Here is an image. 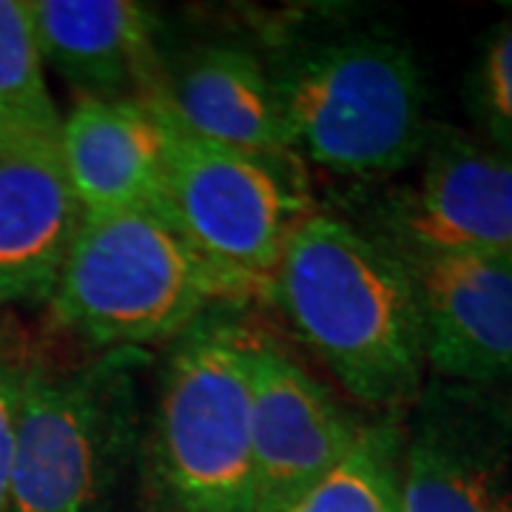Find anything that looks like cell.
<instances>
[{
  "mask_svg": "<svg viewBox=\"0 0 512 512\" xmlns=\"http://www.w3.org/2000/svg\"><path fill=\"white\" fill-rule=\"evenodd\" d=\"M271 293L356 402L393 410L419 396L427 367L419 302L404 262L384 239L308 214L288 237Z\"/></svg>",
  "mask_w": 512,
  "mask_h": 512,
  "instance_id": "cell-1",
  "label": "cell"
},
{
  "mask_svg": "<svg viewBox=\"0 0 512 512\" xmlns=\"http://www.w3.org/2000/svg\"><path fill=\"white\" fill-rule=\"evenodd\" d=\"M293 154L342 177H382L430 143L427 89L413 52L390 37L336 35L268 63Z\"/></svg>",
  "mask_w": 512,
  "mask_h": 512,
  "instance_id": "cell-2",
  "label": "cell"
},
{
  "mask_svg": "<svg viewBox=\"0 0 512 512\" xmlns=\"http://www.w3.org/2000/svg\"><path fill=\"white\" fill-rule=\"evenodd\" d=\"M248 293L163 214L123 211L83 217L49 305L92 345L134 350L197 328L211 305Z\"/></svg>",
  "mask_w": 512,
  "mask_h": 512,
  "instance_id": "cell-3",
  "label": "cell"
},
{
  "mask_svg": "<svg viewBox=\"0 0 512 512\" xmlns=\"http://www.w3.org/2000/svg\"><path fill=\"white\" fill-rule=\"evenodd\" d=\"M134 350L69 373L23 367L12 512H109L140 450Z\"/></svg>",
  "mask_w": 512,
  "mask_h": 512,
  "instance_id": "cell-4",
  "label": "cell"
},
{
  "mask_svg": "<svg viewBox=\"0 0 512 512\" xmlns=\"http://www.w3.org/2000/svg\"><path fill=\"white\" fill-rule=\"evenodd\" d=\"M254 333L191 328L163 370L148 467L168 512H256Z\"/></svg>",
  "mask_w": 512,
  "mask_h": 512,
  "instance_id": "cell-5",
  "label": "cell"
},
{
  "mask_svg": "<svg viewBox=\"0 0 512 512\" xmlns=\"http://www.w3.org/2000/svg\"><path fill=\"white\" fill-rule=\"evenodd\" d=\"M160 117L165 123L160 214L222 274L251 291H271L288 237L313 214L288 160L205 143L174 126L163 111Z\"/></svg>",
  "mask_w": 512,
  "mask_h": 512,
  "instance_id": "cell-6",
  "label": "cell"
},
{
  "mask_svg": "<svg viewBox=\"0 0 512 512\" xmlns=\"http://www.w3.org/2000/svg\"><path fill=\"white\" fill-rule=\"evenodd\" d=\"M393 251L416 291L427 367L444 382L467 387L510 384L512 256Z\"/></svg>",
  "mask_w": 512,
  "mask_h": 512,
  "instance_id": "cell-7",
  "label": "cell"
},
{
  "mask_svg": "<svg viewBox=\"0 0 512 512\" xmlns=\"http://www.w3.org/2000/svg\"><path fill=\"white\" fill-rule=\"evenodd\" d=\"M481 390L424 396L402 450V512H512L510 421Z\"/></svg>",
  "mask_w": 512,
  "mask_h": 512,
  "instance_id": "cell-8",
  "label": "cell"
},
{
  "mask_svg": "<svg viewBox=\"0 0 512 512\" xmlns=\"http://www.w3.org/2000/svg\"><path fill=\"white\" fill-rule=\"evenodd\" d=\"M256 512H282L345 456L359 424L271 342H254L251 384Z\"/></svg>",
  "mask_w": 512,
  "mask_h": 512,
  "instance_id": "cell-9",
  "label": "cell"
},
{
  "mask_svg": "<svg viewBox=\"0 0 512 512\" xmlns=\"http://www.w3.org/2000/svg\"><path fill=\"white\" fill-rule=\"evenodd\" d=\"M393 248L512 256V157L430 134L419 185L390 211Z\"/></svg>",
  "mask_w": 512,
  "mask_h": 512,
  "instance_id": "cell-10",
  "label": "cell"
},
{
  "mask_svg": "<svg viewBox=\"0 0 512 512\" xmlns=\"http://www.w3.org/2000/svg\"><path fill=\"white\" fill-rule=\"evenodd\" d=\"M80 225L60 140L0 137V308L52 299Z\"/></svg>",
  "mask_w": 512,
  "mask_h": 512,
  "instance_id": "cell-11",
  "label": "cell"
},
{
  "mask_svg": "<svg viewBox=\"0 0 512 512\" xmlns=\"http://www.w3.org/2000/svg\"><path fill=\"white\" fill-rule=\"evenodd\" d=\"M40 57L77 100H137L160 92L154 9L137 0H32Z\"/></svg>",
  "mask_w": 512,
  "mask_h": 512,
  "instance_id": "cell-12",
  "label": "cell"
},
{
  "mask_svg": "<svg viewBox=\"0 0 512 512\" xmlns=\"http://www.w3.org/2000/svg\"><path fill=\"white\" fill-rule=\"evenodd\" d=\"M151 106L205 143L242 154L291 160L293 146L265 60L237 46H205L185 57Z\"/></svg>",
  "mask_w": 512,
  "mask_h": 512,
  "instance_id": "cell-13",
  "label": "cell"
},
{
  "mask_svg": "<svg viewBox=\"0 0 512 512\" xmlns=\"http://www.w3.org/2000/svg\"><path fill=\"white\" fill-rule=\"evenodd\" d=\"M60 154L83 217L163 211L165 123L151 103L80 97L63 117Z\"/></svg>",
  "mask_w": 512,
  "mask_h": 512,
  "instance_id": "cell-14",
  "label": "cell"
},
{
  "mask_svg": "<svg viewBox=\"0 0 512 512\" xmlns=\"http://www.w3.org/2000/svg\"><path fill=\"white\" fill-rule=\"evenodd\" d=\"M402 436L390 424H359L328 473L282 512H402Z\"/></svg>",
  "mask_w": 512,
  "mask_h": 512,
  "instance_id": "cell-15",
  "label": "cell"
},
{
  "mask_svg": "<svg viewBox=\"0 0 512 512\" xmlns=\"http://www.w3.org/2000/svg\"><path fill=\"white\" fill-rule=\"evenodd\" d=\"M60 126L29 3L0 0V137L60 140Z\"/></svg>",
  "mask_w": 512,
  "mask_h": 512,
  "instance_id": "cell-16",
  "label": "cell"
},
{
  "mask_svg": "<svg viewBox=\"0 0 512 512\" xmlns=\"http://www.w3.org/2000/svg\"><path fill=\"white\" fill-rule=\"evenodd\" d=\"M467 103L487 140L512 157V15L484 37L467 77Z\"/></svg>",
  "mask_w": 512,
  "mask_h": 512,
  "instance_id": "cell-17",
  "label": "cell"
},
{
  "mask_svg": "<svg viewBox=\"0 0 512 512\" xmlns=\"http://www.w3.org/2000/svg\"><path fill=\"white\" fill-rule=\"evenodd\" d=\"M23 362L0 345V512H12V456Z\"/></svg>",
  "mask_w": 512,
  "mask_h": 512,
  "instance_id": "cell-18",
  "label": "cell"
}]
</instances>
